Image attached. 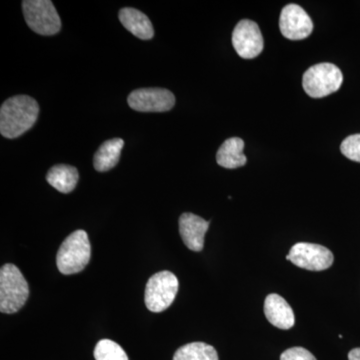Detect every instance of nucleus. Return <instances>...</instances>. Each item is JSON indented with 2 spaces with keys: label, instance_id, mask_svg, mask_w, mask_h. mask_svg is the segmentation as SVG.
Wrapping results in <instances>:
<instances>
[{
  "label": "nucleus",
  "instance_id": "1",
  "mask_svg": "<svg viewBox=\"0 0 360 360\" xmlns=\"http://www.w3.org/2000/svg\"><path fill=\"white\" fill-rule=\"evenodd\" d=\"M39 112V103L32 97H11L4 101L0 110V132L6 139H18L32 129Z\"/></svg>",
  "mask_w": 360,
  "mask_h": 360
},
{
  "label": "nucleus",
  "instance_id": "2",
  "mask_svg": "<svg viewBox=\"0 0 360 360\" xmlns=\"http://www.w3.org/2000/svg\"><path fill=\"white\" fill-rule=\"evenodd\" d=\"M30 296V288L20 270L6 264L0 270V311L13 314L20 311Z\"/></svg>",
  "mask_w": 360,
  "mask_h": 360
},
{
  "label": "nucleus",
  "instance_id": "3",
  "mask_svg": "<svg viewBox=\"0 0 360 360\" xmlns=\"http://www.w3.org/2000/svg\"><path fill=\"white\" fill-rule=\"evenodd\" d=\"M91 257V245L84 231L72 232L59 248L56 264L65 276L78 274L86 267Z\"/></svg>",
  "mask_w": 360,
  "mask_h": 360
},
{
  "label": "nucleus",
  "instance_id": "4",
  "mask_svg": "<svg viewBox=\"0 0 360 360\" xmlns=\"http://www.w3.org/2000/svg\"><path fill=\"white\" fill-rule=\"evenodd\" d=\"M342 82L340 68L328 63L311 66L302 78L303 89L312 98H321L338 91Z\"/></svg>",
  "mask_w": 360,
  "mask_h": 360
},
{
  "label": "nucleus",
  "instance_id": "5",
  "mask_svg": "<svg viewBox=\"0 0 360 360\" xmlns=\"http://www.w3.org/2000/svg\"><path fill=\"white\" fill-rule=\"evenodd\" d=\"M177 277L170 271H160L149 278L146 288V305L153 312H162L174 302L179 291Z\"/></svg>",
  "mask_w": 360,
  "mask_h": 360
},
{
  "label": "nucleus",
  "instance_id": "6",
  "mask_svg": "<svg viewBox=\"0 0 360 360\" xmlns=\"http://www.w3.org/2000/svg\"><path fill=\"white\" fill-rule=\"evenodd\" d=\"M23 14L27 25L40 35H54L61 28L60 18L49 0H25Z\"/></svg>",
  "mask_w": 360,
  "mask_h": 360
},
{
  "label": "nucleus",
  "instance_id": "7",
  "mask_svg": "<svg viewBox=\"0 0 360 360\" xmlns=\"http://www.w3.org/2000/svg\"><path fill=\"white\" fill-rule=\"evenodd\" d=\"M286 259L310 271H322L333 264L335 257L328 248L314 243H298L291 248Z\"/></svg>",
  "mask_w": 360,
  "mask_h": 360
},
{
  "label": "nucleus",
  "instance_id": "8",
  "mask_svg": "<svg viewBox=\"0 0 360 360\" xmlns=\"http://www.w3.org/2000/svg\"><path fill=\"white\" fill-rule=\"evenodd\" d=\"M127 103L132 110L141 112H165L174 108L175 97L165 89H141L129 94Z\"/></svg>",
  "mask_w": 360,
  "mask_h": 360
},
{
  "label": "nucleus",
  "instance_id": "9",
  "mask_svg": "<svg viewBox=\"0 0 360 360\" xmlns=\"http://www.w3.org/2000/svg\"><path fill=\"white\" fill-rule=\"evenodd\" d=\"M232 44L240 58H257L264 51V39L259 26L255 21H239L232 33Z\"/></svg>",
  "mask_w": 360,
  "mask_h": 360
},
{
  "label": "nucleus",
  "instance_id": "10",
  "mask_svg": "<svg viewBox=\"0 0 360 360\" xmlns=\"http://www.w3.org/2000/svg\"><path fill=\"white\" fill-rule=\"evenodd\" d=\"M279 27L286 39L300 40L311 34L314 23L302 6L288 4L281 11Z\"/></svg>",
  "mask_w": 360,
  "mask_h": 360
},
{
  "label": "nucleus",
  "instance_id": "11",
  "mask_svg": "<svg viewBox=\"0 0 360 360\" xmlns=\"http://www.w3.org/2000/svg\"><path fill=\"white\" fill-rule=\"evenodd\" d=\"M208 227H210V221H206L193 213H184L180 217V236L188 250L196 251V252L203 250L205 233Z\"/></svg>",
  "mask_w": 360,
  "mask_h": 360
},
{
  "label": "nucleus",
  "instance_id": "12",
  "mask_svg": "<svg viewBox=\"0 0 360 360\" xmlns=\"http://www.w3.org/2000/svg\"><path fill=\"white\" fill-rule=\"evenodd\" d=\"M264 314L267 321L279 329H290L295 326L293 310L283 296L272 293L264 302Z\"/></svg>",
  "mask_w": 360,
  "mask_h": 360
},
{
  "label": "nucleus",
  "instance_id": "13",
  "mask_svg": "<svg viewBox=\"0 0 360 360\" xmlns=\"http://www.w3.org/2000/svg\"><path fill=\"white\" fill-rule=\"evenodd\" d=\"M120 20L122 25L139 39H151L155 35L153 23L146 14L131 7H125L120 11Z\"/></svg>",
  "mask_w": 360,
  "mask_h": 360
},
{
  "label": "nucleus",
  "instance_id": "14",
  "mask_svg": "<svg viewBox=\"0 0 360 360\" xmlns=\"http://www.w3.org/2000/svg\"><path fill=\"white\" fill-rule=\"evenodd\" d=\"M245 141L238 137H231L226 139L219 151H217V161L220 167L234 169L245 165L246 156L243 153Z\"/></svg>",
  "mask_w": 360,
  "mask_h": 360
},
{
  "label": "nucleus",
  "instance_id": "15",
  "mask_svg": "<svg viewBox=\"0 0 360 360\" xmlns=\"http://www.w3.org/2000/svg\"><path fill=\"white\" fill-rule=\"evenodd\" d=\"M124 146L122 139H113L101 144L94 158V168L99 172L112 169L120 161V153Z\"/></svg>",
  "mask_w": 360,
  "mask_h": 360
},
{
  "label": "nucleus",
  "instance_id": "16",
  "mask_svg": "<svg viewBox=\"0 0 360 360\" xmlns=\"http://www.w3.org/2000/svg\"><path fill=\"white\" fill-rule=\"evenodd\" d=\"M78 177L77 168L68 165H58L49 169L46 180L59 193H70L77 186Z\"/></svg>",
  "mask_w": 360,
  "mask_h": 360
},
{
  "label": "nucleus",
  "instance_id": "17",
  "mask_svg": "<svg viewBox=\"0 0 360 360\" xmlns=\"http://www.w3.org/2000/svg\"><path fill=\"white\" fill-rule=\"evenodd\" d=\"M174 360H219V354L212 345L193 342L179 348Z\"/></svg>",
  "mask_w": 360,
  "mask_h": 360
},
{
  "label": "nucleus",
  "instance_id": "18",
  "mask_svg": "<svg viewBox=\"0 0 360 360\" xmlns=\"http://www.w3.org/2000/svg\"><path fill=\"white\" fill-rule=\"evenodd\" d=\"M96 360H129L127 354L120 345L110 340H103L94 349Z\"/></svg>",
  "mask_w": 360,
  "mask_h": 360
},
{
  "label": "nucleus",
  "instance_id": "19",
  "mask_svg": "<svg viewBox=\"0 0 360 360\" xmlns=\"http://www.w3.org/2000/svg\"><path fill=\"white\" fill-rule=\"evenodd\" d=\"M340 150L348 160L360 163V134L347 137L341 143Z\"/></svg>",
  "mask_w": 360,
  "mask_h": 360
},
{
  "label": "nucleus",
  "instance_id": "20",
  "mask_svg": "<svg viewBox=\"0 0 360 360\" xmlns=\"http://www.w3.org/2000/svg\"><path fill=\"white\" fill-rule=\"evenodd\" d=\"M281 360H316L314 355L303 347H292L281 355Z\"/></svg>",
  "mask_w": 360,
  "mask_h": 360
},
{
  "label": "nucleus",
  "instance_id": "21",
  "mask_svg": "<svg viewBox=\"0 0 360 360\" xmlns=\"http://www.w3.org/2000/svg\"><path fill=\"white\" fill-rule=\"evenodd\" d=\"M348 359L360 360V348H354L348 354Z\"/></svg>",
  "mask_w": 360,
  "mask_h": 360
}]
</instances>
